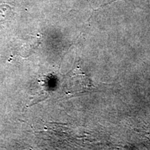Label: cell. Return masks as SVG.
Masks as SVG:
<instances>
[]
</instances>
